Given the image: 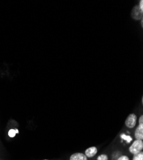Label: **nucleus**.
Masks as SVG:
<instances>
[{
	"label": "nucleus",
	"instance_id": "1",
	"mask_svg": "<svg viewBox=\"0 0 143 160\" xmlns=\"http://www.w3.org/2000/svg\"><path fill=\"white\" fill-rule=\"evenodd\" d=\"M142 149H143L142 140H136L133 142V143L131 145V146L130 147L129 151L132 154H133L134 155V154H138L140 152H141Z\"/></svg>",
	"mask_w": 143,
	"mask_h": 160
},
{
	"label": "nucleus",
	"instance_id": "2",
	"mask_svg": "<svg viewBox=\"0 0 143 160\" xmlns=\"http://www.w3.org/2000/svg\"><path fill=\"white\" fill-rule=\"evenodd\" d=\"M137 122V116L134 113L130 114L126 119L125 125L128 128H134Z\"/></svg>",
	"mask_w": 143,
	"mask_h": 160
},
{
	"label": "nucleus",
	"instance_id": "3",
	"mask_svg": "<svg viewBox=\"0 0 143 160\" xmlns=\"http://www.w3.org/2000/svg\"><path fill=\"white\" fill-rule=\"evenodd\" d=\"M142 12H143L140 9L139 6H135L133 8L132 12V16L133 19H134L135 20L142 19Z\"/></svg>",
	"mask_w": 143,
	"mask_h": 160
},
{
	"label": "nucleus",
	"instance_id": "4",
	"mask_svg": "<svg viewBox=\"0 0 143 160\" xmlns=\"http://www.w3.org/2000/svg\"><path fill=\"white\" fill-rule=\"evenodd\" d=\"M135 138L136 140H143V124H139L135 131Z\"/></svg>",
	"mask_w": 143,
	"mask_h": 160
},
{
	"label": "nucleus",
	"instance_id": "5",
	"mask_svg": "<svg viewBox=\"0 0 143 160\" xmlns=\"http://www.w3.org/2000/svg\"><path fill=\"white\" fill-rule=\"evenodd\" d=\"M98 152V149L96 147H91L86 149L85 152V155L87 158H93L94 157Z\"/></svg>",
	"mask_w": 143,
	"mask_h": 160
},
{
	"label": "nucleus",
	"instance_id": "6",
	"mask_svg": "<svg viewBox=\"0 0 143 160\" xmlns=\"http://www.w3.org/2000/svg\"><path fill=\"white\" fill-rule=\"evenodd\" d=\"M69 160H87V158L82 153L77 152L72 154Z\"/></svg>",
	"mask_w": 143,
	"mask_h": 160
},
{
	"label": "nucleus",
	"instance_id": "7",
	"mask_svg": "<svg viewBox=\"0 0 143 160\" xmlns=\"http://www.w3.org/2000/svg\"><path fill=\"white\" fill-rule=\"evenodd\" d=\"M19 133V130L18 129H11L8 131V135L9 137L10 138H14L16 135V134H18Z\"/></svg>",
	"mask_w": 143,
	"mask_h": 160
},
{
	"label": "nucleus",
	"instance_id": "8",
	"mask_svg": "<svg viewBox=\"0 0 143 160\" xmlns=\"http://www.w3.org/2000/svg\"><path fill=\"white\" fill-rule=\"evenodd\" d=\"M133 160H143V152L142 151L140 152L138 154H134L133 157Z\"/></svg>",
	"mask_w": 143,
	"mask_h": 160
},
{
	"label": "nucleus",
	"instance_id": "9",
	"mask_svg": "<svg viewBox=\"0 0 143 160\" xmlns=\"http://www.w3.org/2000/svg\"><path fill=\"white\" fill-rule=\"evenodd\" d=\"M109 158L106 154H101L97 158V160H108Z\"/></svg>",
	"mask_w": 143,
	"mask_h": 160
},
{
	"label": "nucleus",
	"instance_id": "10",
	"mask_svg": "<svg viewBox=\"0 0 143 160\" xmlns=\"http://www.w3.org/2000/svg\"><path fill=\"white\" fill-rule=\"evenodd\" d=\"M121 138L127 141V142H130L132 140V138L129 136H126L125 135H121Z\"/></svg>",
	"mask_w": 143,
	"mask_h": 160
},
{
	"label": "nucleus",
	"instance_id": "11",
	"mask_svg": "<svg viewBox=\"0 0 143 160\" xmlns=\"http://www.w3.org/2000/svg\"><path fill=\"white\" fill-rule=\"evenodd\" d=\"M117 160H130V159L127 156L123 155V156H121Z\"/></svg>",
	"mask_w": 143,
	"mask_h": 160
},
{
	"label": "nucleus",
	"instance_id": "12",
	"mask_svg": "<svg viewBox=\"0 0 143 160\" xmlns=\"http://www.w3.org/2000/svg\"><path fill=\"white\" fill-rule=\"evenodd\" d=\"M139 124H143V115H141L139 119Z\"/></svg>",
	"mask_w": 143,
	"mask_h": 160
},
{
	"label": "nucleus",
	"instance_id": "13",
	"mask_svg": "<svg viewBox=\"0 0 143 160\" xmlns=\"http://www.w3.org/2000/svg\"><path fill=\"white\" fill-rule=\"evenodd\" d=\"M139 7L140 9V10H141L143 12V1H142V0H141V1L140 2Z\"/></svg>",
	"mask_w": 143,
	"mask_h": 160
},
{
	"label": "nucleus",
	"instance_id": "14",
	"mask_svg": "<svg viewBox=\"0 0 143 160\" xmlns=\"http://www.w3.org/2000/svg\"><path fill=\"white\" fill-rule=\"evenodd\" d=\"M44 160H48V159H44Z\"/></svg>",
	"mask_w": 143,
	"mask_h": 160
}]
</instances>
